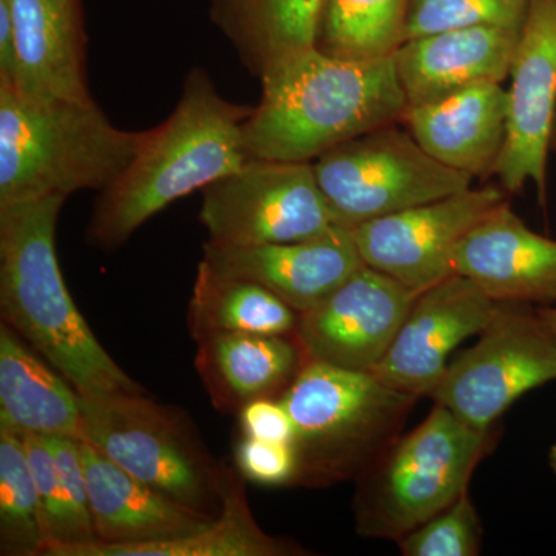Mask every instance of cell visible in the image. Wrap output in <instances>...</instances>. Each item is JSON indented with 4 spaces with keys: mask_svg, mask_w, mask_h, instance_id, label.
Returning <instances> with one entry per match:
<instances>
[{
    "mask_svg": "<svg viewBox=\"0 0 556 556\" xmlns=\"http://www.w3.org/2000/svg\"><path fill=\"white\" fill-rule=\"evenodd\" d=\"M252 109L223 98L206 70L193 68L169 118L146 131L127 169L101 192L87 228L89 243L119 248L174 201L243 167L251 160L244 123Z\"/></svg>",
    "mask_w": 556,
    "mask_h": 556,
    "instance_id": "6da1fadb",
    "label": "cell"
},
{
    "mask_svg": "<svg viewBox=\"0 0 556 556\" xmlns=\"http://www.w3.org/2000/svg\"><path fill=\"white\" fill-rule=\"evenodd\" d=\"M244 123L251 159L313 163L328 150L404 118L407 98L394 56L350 61L311 49L262 76Z\"/></svg>",
    "mask_w": 556,
    "mask_h": 556,
    "instance_id": "7a4b0ae2",
    "label": "cell"
},
{
    "mask_svg": "<svg viewBox=\"0 0 556 556\" xmlns=\"http://www.w3.org/2000/svg\"><path fill=\"white\" fill-rule=\"evenodd\" d=\"M65 197L0 206L2 321L80 396L148 394L98 342L62 277L56 225Z\"/></svg>",
    "mask_w": 556,
    "mask_h": 556,
    "instance_id": "3957f363",
    "label": "cell"
},
{
    "mask_svg": "<svg viewBox=\"0 0 556 556\" xmlns=\"http://www.w3.org/2000/svg\"><path fill=\"white\" fill-rule=\"evenodd\" d=\"M144 137L113 126L93 100H43L0 87V206L104 192Z\"/></svg>",
    "mask_w": 556,
    "mask_h": 556,
    "instance_id": "277c9868",
    "label": "cell"
},
{
    "mask_svg": "<svg viewBox=\"0 0 556 556\" xmlns=\"http://www.w3.org/2000/svg\"><path fill=\"white\" fill-rule=\"evenodd\" d=\"M294 424L295 485L357 479L401 433L416 396L372 372L306 362L281 394Z\"/></svg>",
    "mask_w": 556,
    "mask_h": 556,
    "instance_id": "5b68a950",
    "label": "cell"
},
{
    "mask_svg": "<svg viewBox=\"0 0 556 556\" xmlns=\"http://www.w3.org/2000/svg\"><path fill=\"white\" fill-rule=\"evenodd\" d=\"M492 441L493 430H477L434 405L415 430L399 437L356 479L357 535L399 541L452 506L467 492Z\"/></svg>",
    "mask_w": 556,
    "mask_h": 556,
    "instance_id": "8992f818",
    "label": "cell"
},
{
    "mask_svg": "<svg viewBox=\"0 0 556 556\" xmlns=\"http://www.w3.org/2000/svg\"><path fill=\"white\" fill-rule=\"evenodd\" d=\"M80 439L182 506L211 517L222 511L228 467L211 456L179 409L148 394L80 396Z\"/></svg>",
    "mask_w": 556,
    "mask_h": 556,
    "instance_id": "52a82bcc",
    "label": "cell"
},
{
    "mask_svg": "<svg viewBox=\"0 0 556 556\" xmlns=\"http://www.w3.org/2000/svg\"><path fill=\"white\" fill-rule=\"evenodd\" d=\"M332 223L351 229L455 195L473 177L439 163L408 129L386 124L328 150L313 161Z\"/></svg>",
    "mask_w": 556,
    "mask_h": 556,
    "instance_id": "ba28073f",
    "label": "cell"
},
{
    "mask_svg": "<svg viewBox=\"0 0 556 556\" xmlns=\"http://www.w3.org/2000/svg\"><path fill=\"white\" fill-rule=\"evenodd\" d=\"M556 380V338L541 311L497 308L473 346L450 362L430 397L477 430H493L529 391Z\"/></svg>",
    "mask_w": 556,
    "mask_h": 556,
    "instance_id": "9c48e42d",
    "label": "cell"
},
{
    "mask_svg": "<svg viewBox=\"0 0 556 556\" xmlns=\"http://www.w3.org/2000/svg\"><path fill=\"white\" fill-rule=\"evenodd\" d=\"M200 222L215 247L289 243L334 226L313 163L260 159L203 189Z\"/></svg>",
    "mask_w": 556,
    "mask_h": 556,
    "instance_id": "30bf717a",
    "label": "cell"
},
{
    "mask_svg": "<svg viewBox=\"0 0 556 556\" xmlns=\"http://www.w3.org/2000/svg\"><path fill=\"white\" fill-rule=\"evenodd\" d=\"M503 201L504 190L470 188L362 223L353 229L354 241L369 268L422 292L455 274L457 243Z\"/></svg>",
    "mask_w": 556,
    "mask_h": 556,
    "instance_id": "8fae6325",
    "label": "cell"
},
{
    "mask_svg": "<svg viewBox=\"0 0 556 556\" xmlns=\"http://www.w3.org/2000/svg\"><path fill=\"white\" fill-rule=\"evenodd\" d=\"M419 292L362 265L327 299L300 314L306 362L371 371L386 356Z\"/></svg>",
    "mask_w": 556,
    "mask_h": 556,
    "instance_id": "7c38bea8",
    "label": "cell"
},
{
    "mask_svg": "<svg viewBox=\"0 0 556 556\" xmlns=\"http://www.w3.org/2000/svg\"><path fill=\"white\" fill-rule=\"evenodd\" d=\"M510 78L506 144L495 175L507 192L535 182L544 200L556 126V0H529Z\"/></svg>",
    "mask_w": 556,
    "mask_h": 556,
    "instance_id": "4fadbf2b",
    "label": "cell"
},
{
    "mask_svg": "<svg viewBox=\"0 0 556 556\" xmlns=\"http://www.w3.org/2000/svg\"><path fill=\"white\" fill-rule=\"evenodd\" d=\"M497 308L478 285L452 274L419 292L382 361L371 369L388 387L430 396L459 343L479 336Z\"/></svg>",
    "mask_w": 556,
    "mask_h": 556,
    "instance_id": "5bb4252c",
    "label": "cell"
},
{
    "mask_svg": "<svg viewBox=\"0 0 556 556\" xmlns=\"http://www.w3.org/2000/svg\"><path fill=\"white\" fill-rule=\"evenodd\" d=\"M203 262L226 276L262 285L299 314L314 308L365 265L353 230L336 225L320 236L289 243H206Z\"/></svg>",
    "mask_w": 556,
    "mask_h": 556,
    "instance_id": "9a60e30c",
    "label": "cell"
},
{
    "mask_svg": "<svg viewBox=\"0 0 556 556\" xmlns=\"http://www.w3.org/2000/svg\"><path fill=\"white\" fill-rule=\"evenodd\" d=\"M453 273L496 302L556 303V241L527 228L503 201L457 243Z\"/></svg>",
    "mask_w": 556,
    "mask_h": 556,
    "instance_id": "2e32d148",
    "label": "cell"
},
{
    "mask_svg": "<svg viewBox=\"0 0 556 556\" xmlns=\"http://www.w3.org/2000/svg\"><path fill=\"white\" fill-rule=\"evenodd\" d=\"M521 28L471 27L409 39L394 53L408 105L510 76Z\"/></svg>",
    "mask_w": 556,
    "mask_h": 556,
    "instance_id": "e0dca14e",
    "label": "cell"
},
{
    "mask_svg": "<svg viewBox=\"0 0 556 556\" xmlns=\"http://www.w3.org/2000/svg\"><path fill=\"white\" fill-rule=\"evenodd\" d=\"M507 116V90L500 83H481L441 100L408 105L402 121L439 163L484 178L495 174L506 144Z\"/></svg>",
    "mask_w": 556,
    "mask_h": 556,
    "instance_id": "ac0fdd59",
    "label": "cell"
},
{
    "mask_svg": "<svg viewBox=\"0 0 556 556\" xmlns=\"http://www.w3.org/2000/svg\"><path fill=\"white\" fill-rule=\"evenodd\" d=\"M97 543H163L193 535L217 517L177 503L80 439Z\"/></svg>",
    "mask_w": 556,
    "mask_h": 556,
    "instance_id": "d6986e66",
    "label": "cell"
},
{
    "mask_svg": "<svg viewBox=\"0 0 556 556\" xmlns=\"http://www.w3.org/2000/svg\"><path fill=\"white\" fill-rule=\"evenodd\" d=\"M16 33L11 89L43 100L89 101L80 0H10Z\"/></svg>",
    "mask_w": 556,
    "mask_h": 556,
    "instance_id": "ffe728a7",
    "label": "cell"
},
{
    "mask_svg": "<svg viewBox=\"0 0 556 556\" xmlns=\"http://www.w3.org/2000/svg\"><path fill=\"white\" fill-rule=\"evenodd\" d=\"M197 345V372L223 413H239L255 399L280 397L305 365L302 348L291 336L230 332Z\"/></svg>",
    "mask_w": 556,
    "mask_h": 556,
    "instance_id": "44dd1931",
    "label": "cell"
},
{
    "mask_svg": "<svg viewBox=\"0 0 556 556\" xmlns=\"http://www.w3.org/2000/svg\"><path fill=\"white\" fill-rule=\"evenodd\" d=\"M27 343V342H25ZM0 325V427L17 433L80 439V396L49 362L40 361Z\"/></svg>",
    "mask_w": 556,
    "mask_h": 556,
    "instance_id": "7402d4cb",
    "label": "cell"
},
{
    "mask_svg": "<svg viewBox=\"0 0 556 556\" xmlns=\"http://www.w3.org/2000/svg\"><path fill=\"white\" fill-rule=\"evenodd\" d=\"M327 0H214L212 17L258 78L281 62L316 49Z\"/></svg>",
    "mask_w": 556,
    "mask_h": 556,
    "instance_id": "603a6c76",
    "label": "cell"
},
{
    "mask_svg": "<svg viewBox=\"0 0 556 556\" xmlns=\"http://www.w3.org/2000/svg\"><path fill=\"white\" fill-rule=\"evenodd\" d=\"M239 471L228 468L223 506L217 519L206 529L179 540L163 543H90L58 547L46 556H295L306 552L292 541L269 535L255 521Z\"/></svg>",
    "mask_w": 556,
    "mask_h": 556,
    "instance_id": "cb8c5ba5",
    "label": "cell"
},
{
    "mask_svg": "<svg viewBox=\"0 0 556 556\" xmlns=\"http://www.w3.org/2000/svg\"><path fill=\"white\" fill-rule=\"evenodd\" d=\"M188 318L190 336L200 342L230 332L295 338L300 314L262 285L226 276L201 260Z\"/></svg>",
    "mask_w": 556,
    "mask_h": 556,
    "instance_id": "d4e9b609",
    "label": "cell"
},
{
    "mask_svg": "<svg viewBox=\"0 0 556 556\" xmlns=\"http://www.w3.org/2000/svg\"><path fill=\"white\" fill-rule=\"evenodd\" d=\"M409 0H327L316 49L350 61L394 56L405 42Z\"/></svg>",
    "mask_w": 556,
    "mask_h": 556,
    "instance_id": "484cf974",
    "label": "cell"
},
{
    "mask_svg": "<svg viewBox=\"0 0 556 556\" xmlns=\"http://www.w3.org/2000/svg\"><path fill=\"white\" fill-rule=\"evenodd\" d=\"M46 551L38 492L24 441L0 427V555L39 556Z\"/></svg>",
    "mask_w": 556,
    "mask_h": 556,
    "instance_id": "4316f807",
    "label": "cell"
},
{
    "mask_svg": "<svg viewBox=\"0 0 556 556\" xmlns=\"http://www.w3.org/2000/svg\"><path fill=\"white\" fill-rule=\"evenodd\" d=\"M529 0H409L405 42L471 27L522 28Z\"/></svg>",
    "mask_w": 556,
    "mask_h": 556,
    "instance_id": "83f0119b",
    "label": "cell"
},
{
    "mask_svg": "<svg viewBox=\"0 0 556 556\" xmlns=\"http://www.w3.org/2000/svg\"><path fill=\"white\" fill-rule=\"evenodd\" d=\"M27 452L33 481L38 492L40 522L46 536L43 555L58 547L83 546L91 543L70 507L60 470L49 445L40 434L20 433Z\"/></svg>",
    "mask_w": 556,
    "mask_h": 556,
    "instance_id": "f1b7e54d",
    "label": "cell"
},
{
    "mask_svg": "<svg viewBox=\"0 0 556 556\" xmlns=\"http://www.w3.org/2000/svg\"><path fill=\"white\" fill-rule=\"evenodd\" d=\"M481 517L464 492L452 506L434 515L397 541L404 556H477L481 554Z\"/></svg>",
    "mask_w": 556,
    "mask_h": 556,
    "instance_id": "f546056e",
    "label": "cell"
},
{
    "mask_svg": "<svg viewBox=\"0 0 556 556\" xmlns=\"http://www.w3.org/2000/svg\"><path fill=\"white\" fill-rule=\"evenodd\" d=\"M233 459L241 477L258 485H294L298 478V456L292 444L260 441L240 434Z\"/></svg>",
    "mask_w": 556,
    "mask_h": 556,
    "instance_id": "4dcf8cb0",
    "label": "cell"
},
{
    "mask_svg": "<svg viewBox=\"0 0 556 556\" xmlns=\"http://www.w3.org/2000/svg\"><path fill=\"white\" fill-rule=\"evenodd\" d=\"M239 427L244 437L294 445L295 430L281 397H260L240 408Z\"/></svg>",
    "mask_w": 556,
    "mask_h": 556,
    "instance_id": "1f68e13d",
    "label": "cell"
},
{
    "mask_svg": "<svg viewBox=\"0 0 556 556\" xmlns=\"http://www.w3.org/2000/svg\"><path fill=\"white\" fill-rule=\"evenodd\" d=\"M16 67V33L10 0H0V87H13Z\"/></svg>",
    "mask_w": 556,
    "mask_h": 556,
    "instance_id": "d6a6232c",
    "label": "cell"
},
{
    "mask_svg": "<svg viewBox=\"0 0 556 556\" xmlns=\"http://www.w3.org/2000/svg\"><path fill=\"white\" fill-rule=\"evenodd\" d=\"M541 314H543L544 318H546L548 327H551L552 331H554V334L556 338V306H552V308L543 309V311H541Z\"/></svg>",
    "mask_w": 556,
    "mask_h": 556,
    "instance_id": "836d02e7",
    "label": "cell"
},
{
    "mask_svg": "<svg viewBox=\"0 0 556 556\" xmlns=\"http://www.w3.org/2000/svg\"><path fill=\"white\" fill-rule=\"evenodd\" d=\"M548 466H551L552 471L556 475V444L548 452Z\"/></svg>",
    "mask_w": 556,
    "mask_h": 556,
    "instance_id": "e575fe53",
    "label": "cell"
},
{
    "mask_svg": "<svg viewBox=\"0 0 556 556\" xmlns=\"http://www.w3.org/2000/svg\"><path fill=\"white\" fill-rule=\"evenodd\" d=\"M552 146H554V149L556 150V126L554 130V137H552Z\"/></svg>",
    "mask_w": 556,
    "mask_h": 556,
    "instance_id": "d590c367",
    "label": "cell"
}]
</instances>
